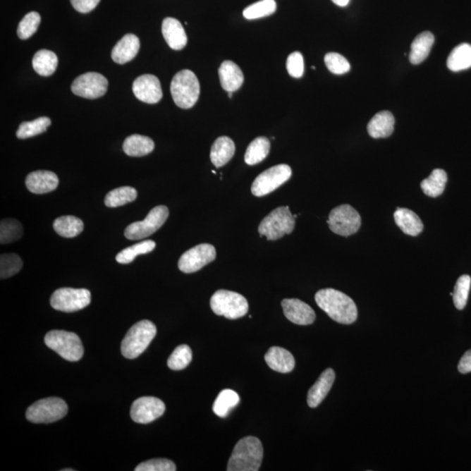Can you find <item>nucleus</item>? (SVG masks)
I'll use <instances>...</instances> for the list:
<instances>
[{"label":"nucleus","instance_id":"nucleus-45","mask_svg":"<svg viewBox=\"0 0 471 471\" xmlns=\"http://www.w3.org/2000/svg\"><path fill=\"white\" fill-rule=\"evenodd\" d=\"M135 471H175L176 467L171 460L158 458L149 460L140 465L135 469Z\"/></svg>","mask_w":471,"mask_h":471},{"label":"nucleus","instance_id":"nucleus-34","mask_svg":"<svg viewBox=\"0 0 471 471\" xmlns=\"http://www.w3.org/2000/svg\"><path fill=\"white\" fill-rule=\"evenodd\" d=\"M137 198V190L133 187L123 186L109 191L105 197V205L109 208L120 207L130 202H134Z\"/></svg>","mask_w":471,"mask_h":471},{"label":"nucleus","instance_id":"nucleus-31","mask_svg":"<svg viewBox=\"0 0 471 471\" xmlns=\"http://www.w3.org/2000/svg\"><path fill=\"white\" fill-rule=\"evenodd\" d=\"M271 143L269 139L260 136L250 143L245 154L246 164L256 165L266 159L269 154Z\"/></svg>","mask_w":471,"mask_h":471},{"label":"nucleus","instance_id":"nucleus-18","mask_svg":"<svg viewBox=\"0 0 471 471\" xmlns=\"http://www.w3.org/2000/svg\"><path fill=\"white\" fill-rule=\"evenodd\" d=\"M25 185L32 193L47 194L57 189L59 178L57 175L51 171H34L25 178Z\"/></svg>","mask_w":471,"mask_h":471},{"label":"nucleus","instance_id":"nucleus-9","mask_svg":"<svg viewBox=\"0 0 471 471\" xmlns=\"http://www.w3.org/2000/svg\"><path fill=\"white\" fill-rule=\"evenodd\" d=\"M169 209L166 206H157L149 212L146 219L132 223L125 230V237L130 240H140L157 233L169 218Z\"/></svg>","mask_w":471,"mask_h":471},{"label":"nucleus","instance_id":"nucleus-1","mask_svg":"<svg viewBox=\"0 0 471 471\" xmlns=\"http://www.w3.org/2000/svg\"><path fill=\"white\" fill-rule=\"evenodd\" d=\"M315 301L320 309L338 323L349 325L358 318L355 303L340 290L333 288L319 290L315 294Z\"/></svg>","mask_w":471,"mask_h":471},{"label":"nucleus","instance_id":"nucleus-26","mask_svg":"<svg viewBox=\"0 0 471 471\" xmlns=\"http://www.w3.org/2000/svg\"><path fill=\"white\" fill-rule=\"evenodd\" d=\"M396 224L405 234L415 237L423 231V224L418 215L410 209L397 208L395 214Z\"/></svg>","mask_w":471,"mask_h":471},{"label":"nucleus","instance_id":"nucleus-39","mask_svg":"<svg viewBox=\"0 0 471 471\" xmlns=\"http://www.w3.org/2000/svg\"><path fill=\"white\" fill-rule=\"evenodd\" d=\"M277 9V4L275 0H260L259 2L246 7L243 12V16L246 20H257V18L270 16Z\"/></svg>","mask_w":471,"mask_h":471},{"label":"nucleus","instance_id":"nucleus-42","mask_svg":"<svg viewBox=\"0 0 471 471\" xmlns=\"http://www.w3.org/2000/svg\"><path fill=\"white\" fill-rule=\"evenodd\" d=\"M40 16L38 13L31 12L27 14L18 24V36L21 39H27L35 34L39 27Z\"/></svg>","mask_w":471,"mask_h":471},{"label":"nucleus","instance_id":"nucleus-22","mask_svg":"<svg viewBox=\"0 0 471 471\" xmlns=\"http://www.w3.org/2000/svg\"><path fill=\"white\" fill-rule=\"evenodd\" d=\"M219 73L220 83L228 93L229 92L234 93L244 83V75H243L242 70L233 61H224L220 66Z\"/></svg>","mask_w":471,"mask_h":471},{"label":"nucleus","instance_id":"nucleus-23","mask_svg":"<svg viewBox=\"0 0 471 471\" xmlns=\"http://www.w3.org/2000/svg\"><path fill=\"white\" fill-rule=\"evenodd\" d=\"M264 360L272 370L279 373H290L295 367V360L286 349L272 347L264 355Z\"/></svg>","mask_w":471,"mask_h":471},{"label":"nucleus","instance_id":"nucleus-35","mask_svg":"<svg viewBox=\"0 0 471 471\" xmlns=\"http://www.w3.org/2000/svg\"><path fill=\"white\" fill-rule=\"evenodd\" d=\"M240 402L238 393L231 389H224L213 403V412L219 417H226L233 408Z\"/></svg>","mask_w":471,"mask_h":471},{"label":"nucleus","instance_id":"nucleus-36","mask_svg":"<svg viewBox=\"0 0 471 471\" xmlns=\"http://www.w3.org/2000/svg\"><path fill=\"white\" fill-rule=\"evenodd\" d=\"M154 248H156V243L152 240L140 242L118 253L116 259L119 264H130L133 262L136 257L152 252Z\"/></svg>","mask_w":471,"mask_h":471},{"label":"nucleus","instance_id":"nucleus-19","mask_svg":"<svg viewBox=\"0 0 471 471\" xmlns=\"http://www.w3.org/2000/svg\"><path fill=\"white\" fill-rule=\"evenodd\" d=\"M161 32L171 49L179 51L185 49L187 45L188 39L185 28L181 22L174 18H166L163 21Z\"/></svg>","mask_w":471,"mask_h":471},{"label":"nucleus","instance_id":"nucleus-43","mask_svg":"<svg viewBox=\"0 0 471 471\" xmlns=\"http://www.w3.org/2000/svg\"><path fill=\"white\" fill-rule=\"evenodd\" d=\"M471 285V278L469 275H463L455 283L453 301L455 307L458 310H463L468 301L469 293Z\"/></svg>","mask_w":471,"mask_h":471},{"label":"nucleus","instance_id":"nucleus-17","mask_svg":"<svg viewBox=\"0 0 471 471\" xmlns=\"http://www.w3.org/2000/svg\"><path fill=\"white\" fill-rule=\"evenodd\" d=\"M282 308L287 319L300 326H307L314 322L315 312L310 305L298 299H286Z\"/></svg>","mask_w":471,"mask_h":471},{"label":"nucleus","instance_id":"nucleus-49","mask_svg":"<svg viewBox=\"0 0 471 471\" xmlns=\"http://www.w3.org/2000/svg\"><path fill=\"white\" fill-rule=\"evenodd\" d=\"M332 1L338 6L344 7L348 5L350 0H332Z\"/></svg>","mask_w":471,"mask_h":471},{"label":"nucleus","instance_id":"nucleus-33","mask_svg":"<svg viewBox=\"0 0 471 471\" xmlns=\"http://www.w3.org/2000/svg\"><path fill=\"white\" fill-rule=\"evenodd\" d=\"M54 229L61 237L71 238L82 233L84 224L82 220L75 216H62L54 220Z\"/></svg>","mask_w":471,"mask_h":471},{"label":"nucleus","instance_id":"nucleus-38","mask_svg":"<svg viewBox=\"0 0 471 471\" xmlns=\"http://www.w3.org/2000/svg\"><path fill=\"white\" fill-rule=\"evenodd\" d=\"M24 230L18 220L6 219L0 224V243L2 245L10 244L20 239L23 236Z\"/></svg>","mask_w":471,"mask_h":471},{"label":"nucleus","instance_id":"nucleus-37","mask_svg":"<svg viewBox=\"0 0 471 471\" xmlns=\"http://www.w3.org/2000/svg\"><path fill=\"white\" fill-rule=\"evenodd\" d=\"M51 123L50 118L46 116L39 117L38 119L32 121H25L18 128L17 137L18 139H27L45 133Z\"/></svg>","mask_w":471,"mask_h":471},{"label":"nucleus","instance_id":"nucleus-6","mask_svg":"<svg viewBox=\"0 0 471 471\" xmlns=\"http://www.w3.org/2000/svg\"><path fill=\"white\" fill-rule=\"evenodd\" d=\"M45 343L51 350L68 362H78L82 358L83 345L75 334L63 330L51 331L45 336Z\"/></svg>","mask_w":471,"mask_h":471},{"label":"nucleus","instance_id":"nucleus-28","mask_svg":"<svg viewBox=\"0 0 471 471\" xmlns=\"http://www.w3.org/2000/svg\"><path fill=\"white\" fill-rule=\"evenodd\" d=\"M154 143L148 136L132 135L123 142L125 154L130 157H145L153 152Z\"/></svg>","mask_w":471,"mask_h":471},{"label":"nucleus","instance_id":"nucleus-20","mask_svg":"<svg viewBox=\"0 0 471 471\" xmlns=\"http://www.w3.org/2000/svg\"><path fill=\"white\" fill-rule=\"evenodd\" d=\"M336 380V373L332 369H327L323 372L317 381L309 389L307 403L310 408H317L323 400L326 398Z\"/></svg>","mask_w":471,"mask_h":471},{"label":"nucleus","instance_id":"nucleus-8","mask_svg":"<svg viewBox=\"0 0 471 471\" xmlns=\"http://www.w3.org/2000/svg\"><path fill=\"white\" fill-rule=\"evenodd\" d=\"M68 407L64 400L49 397L38 400L27 410V418L34 423H51L61 420L67 415Z\"/></svg>","mask_w":471,"mask_h":471},{"label":"nucleus","instance_id":"nucleus-41","mask_svg":"<svg viewBox=\"0 0 471 471\" xmlns=\"http://www.w3.org/2000/svg\"><path fill=\"white\" fill-rule=\"evenodd\" d=\"M22 267L23 262L16 254L5 253L0 257V278L2 279L17 274Z\"/></svg>","mask_w":471,"mask_h":471},{"label":"nucleus","instance_id":"nucleus-30","mask_svg":"<svg viewBox=\"0 0 471 471\" xmlns=\"http://www.w3.org/2000/svg\"><path fill=\"white\" fill-rule=\"evenodd\" d=\"M32 67L37 73L42 76L54 75L58 67V57L54 51L39 50L32 59Z\"/></svg>","mask_w":471,"mask_h":471},{"label":"nucleus","instance_id":"nucleus-50","mask_svg":"<svg viewBox=\"0 0 471 471\" xmlns=\"http://www.w3.org/2000/svg\"><path fill=\"white\" fill-rule=\"evenodd\" d=\"M229 94V98H233V92H229V94Z\"/></svg>","mask_w":471,"mask_h":471},{"label":"nucleus","instance_id":"nucleus-2","mask_svg":"<svg viewBox=\"0 0 471 471\" xmlns=\"http://www.w3.org/2000/svg\"><path fill=\"white\" fill-rule=\"evenodd\" d=\"M264 458L263 445L254 436L242 438L235 445L228 463V471H257Z\"/></svg>","mask_w":471,"mask_h":471},{"label":"nucleus","instance_id":"nucleus-4","mask_svg":"<svg viewBox=\"0 0 471 471\" xmlns=\"http://www.w3.org/2000/svg\"><path fill=\"white\" fill-rule=\"evenodd\" d=\"M171 92L176 106L183 109H191L200 98V80L190 70H182L173 78Z\"/></svg>","mask_w":471,"mask_h":471},{"label":"nucleus","instance_id":"nucleus-47","mask_svg":"<svg viewBox=\"0 0 471 471\" xmlns=\"http://www.w3.org/2000/svg\"><path fill=\"white\" fill-rule=\"evenodd\" d=\"M70 1L77 12L87 13L92 12L101 0H70Z\"/></svg>","mask_w":471,"mask_h":471},{"label":"nucleus","instance_id":"nucleus-15","mask_svg":"<svg viewBox=\"0 0 471 471\" xmlns=\"http://www.w3.org/2000/svg\"><path fill=\"white\" fill-rule=\"evenodd\" d=\"M166 407L163 400L157 397L145 396L135 400L132 404V420L140 424H148L164 414Z\"/></svg>","mask_w":471,"mask_h":471},{"label":"nucleus","instance_id":"nucleus-27","mask_svg":"<svg viewBox=\"0 0 471 471\" xmlns=\"http://www.w3.org/2000/svg\"><path fill=\"white\" fill-rule=\"evenodd\" d=\"M435 42V37L432 32L426 31L419 35L411 44L410 61L413 65L421 64L429 56Z\"/></svg>","mask_w":471,"mask_h":471},{"label":"nucleus","instance_id":"nucleus-32","mask_svg":"<svg viewBox=\"0 0 471 471\" xmlns=\"http://www.w3.org/2000/svg\"><path fill=\"white\" fill-rule=\"evenodd\" d=\"M448 68L452 72L463 71L471 68V46L463 43L452 50L447 61Z\"/></svg>","mask_w":471,"mask_h":471},{"label":"nucleus","instance_id":"nucleus-14","mask_svg":"<svg viewBox=\"0 0 471 471\" xmlns=\"http://www.w3.org/2000/svg\"><path fill=\"white\" fill-rule=\"evenodd\" d=\"M214 246L201 244L183 253L178 261L179 270L185 274H193L216 259Z\"/></svg>","mask_w":471,"mask_h":471},{"label":"nucleus","instance_id":"nucleus-24","mask_svg":"<svg viewBox=\"0 0 471 471\" xmlns=\"http://www.w3.org/2000/svg\"><path fill=\"white\" fill-rule=\"evenodd\" d=\"M395 128V117L389 111L379 112L367 124V132L374 139L386 138L391 135Z\"/></svg>","mask_w":471,"mask_h":471},{"label":"nucleus","instance_id":"nucleus-51","mask_svg":"<svg viewBox=\"0 0 471 471\" xmlns=\"http://www.w3.org/2000/svg\"><path fill=\"white\" fill-rule=\"evenodd\" d=\"M62 471H73V469H65V470H62Z\"/></svg>","mask_w":471,"mask_h":471},{"label":"nucleus","instance_id":"nucleus-13","mask_svg":"<svg viewBox=\"0 0 471 471\" xmlns=\"http://www.w3.org/2000/svg\"><path fill=\"white\" fill-rule=\"evenodd\" d=\"M109 82L99 73H83L73 80L71 90L77 97L86 99L102 97L108 90Z\"/></svg>","mask_w":471,"mask_h":471},{"label":"nucleus","instance_id":"nucleus-16","mask_svg":"<svg viewBox=\"0 0 471 471\" xmlns=\"http://www.w3.org/2000/svg\"><path fill=\"white\" fill-rule=\"evenodd\" d=\"M132 90L138 100L149 104H156L163 98L160 80L152 75L139 76L135 80Z\"/></svg>","mask_w":471,"mask_h":471},{"label":"nucleus","instance_id":"nucleus-5","mask_svg":"<svg viewBox=\"0 0 471 471\" xmlns=\"http://www.w3.org/2000/svg\"><path fill=\"white\" fill-rule=\"evenodd\" d=\"M295 227V216L290 213L287 206H281L274 209L264 218L259 226L261 237H266L268 240H277L285 235L293 233Z\"/></svg>","mask_w":471,"mask_h":471},{"label":"nucleus","instance_id":"nucleus-7","mask_svg":"<svg viewBox=\"0 0 471 471\" xmlns=\"http://www.w3.org/2000/svg\"><path fill=\"white\" fill-rule=\"evenodd\" d=\"M211 307L214 314L226 319H237L244 317L249 311L248 301L238 293L219 290L213 294Z\"/></svg>","mask_w":471,"mask_h":471},{"label":"nucleus","instance_id":"nucleus-21","mask_svg":"<svg viewBox=\"0 0 471 471\" xmlns=\"http://www.w3.org/2000/svg\"><path fill=\"white\" fill-rule=\"evenodd\" d=\"M140 49V40L137 36L128 34L123 37L116 44L112 50V60L117 64H126L137 55Z\"/></svg>","mask_w":471,"mask_h":471},{"label":"nucleus","instance_id":"nucleus-25","mask_svg":"<svg viewBox=\"0 0 471 471\" xmlns=\"http://www.w3.org/2000/svg\"><path fill=\"white\" fill-rule=\"evenodd\" d=\"M236 152L235 143L227 136H221L213 143L211 150L212 163L221 168L229 163Z\"/></svg>","mask_w":471,"mask_h":471},{"label":"nucleus","instance_id":"nucleus-29","mask_svg":"<svg viewBox=\"0 0 471 471\" xmlns=\"http://www.w3.org/2000/svg\"><path fill=\"white\" fill-rule=\"evenodd\" d=\"M448 181L447 173L444 169H434L428 178L423 180L421 188L423 193L430 197H437L444 193Z\"/></svg>","mask_w":471,"mask_h":471},{"label":"nucleus","instance_id":"nucleus-44","mask_svg":"<svg viewBox=\"0 0 471 471\" xmlns=\"http://www.w3.org/2000/svg\"><path fill=\"white\" fill-rule=\"evenodd\" d=\"M325 63L331 73L334 75H344L350 70V64L341 54L329 53L325 56Z\"/></svg>","mask_w":471,"mask_h":471},{"label":"nucleus","instance_id":"nucleus-11","mask_svg":"<svg viewBox=\"0 0 471 471\" xmlns=\"http://www.w3.org/2000/svg\"><path fill=\"white\" fill-rule=\"evenodd\" d=\"M327 224L334 233L349 237L359 231L362 226V218L351 205L342 204L330 212Z\"/></svg>","mask_w":471,"mask_h":471},{"label":"nucleus","instance_id":"nucleus-48","mask_svg":"<svg viewBox=\"0 0 471 471\" xmlns=\"http://www.w3.org/2000/svg\"><path fill=\"white\" fill-rule=\"evenodd\" d=\"M458 371L461 374H468L471 372V349L467 351L460 360Z\"/></svg>","mask_w":471,"mask_h":471},{"label":"nucleus","instance_id":"nucleus-3","mask_svg":"<svg viewBox=\"0 0 471 471\" xmlns=\"http://www.w3.org/2000/svg\"><path fill=\"white\" fill-rule=\"evenodd\" d=\"M157 332L156 325L149 320H141L135 324L121 342V353L127 359L137 358L148 348Z\"/></svg>","mask_w":471,"mask_h":471},{"label":"nucleus","instance_id":"nucleus-10","mask_svg":"<svg viewBox=\"0 0 471 471\" xmlns=\"http://www.w3.org/2000/svg\"><path fill=\"white\" fill-rule=\"evenodd\" d=\"M292 175V169L287 164L276 165L268 169L254 180L252 193L256 197L267 196L288 181Z\"/></svg>","mask_w":471,"mask_h":471},{"label":"nucleus","instance_id":"nucleus-40","mask_svg":"<svg viewBox=\"0 0 471 471\" xmlns=\"http://www.w3.org/2000/svg\"><path fill=\"white\" fill-rule=\"evenodd\" d=\"M191 360H192V352L190 348L187 345H181L169 356L168 367L172 370H183L189 366Z\"/></svg>","mask_w":471,"mask_h":471},{"label":"nucleus","instance_id":"nucleus-12","mask_svg":"<svg viewBox=\"0 0 471 471\" xmlns=\"http://www.w3.org/2000/svg\"><path fill=\"white\" fill-rule=\"evenodd\" d=\"M91 302V293L87 289L60 288L51 296L50 303L55 310L73 312L82 310Z\"/></svg>","mask_w":471,"mask_h":471},{"label":"nucleus","instance_id":"nucleus-46","mask_svg":"<svg viewBox=\"0 0 471 471\" xmlns=\"http://www.w3.org/2000/svg\"><path fill=\"white\" fill-rule=\"evenodd\" d=\"M286 69L293 78H301L304 75V58L300 51H294L287 58Z\"/></svg>","mask_w":471,"mask_h":471}]
</instances>
